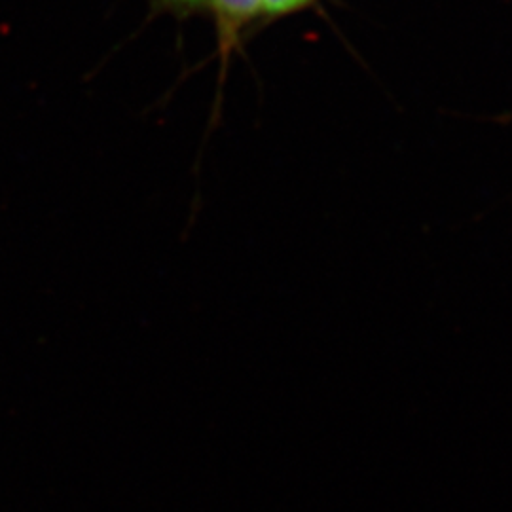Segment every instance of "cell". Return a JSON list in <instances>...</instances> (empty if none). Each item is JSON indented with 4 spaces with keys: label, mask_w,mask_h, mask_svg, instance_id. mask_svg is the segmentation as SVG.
Masks as SVG:
<instances>
[{
    "label": "cell",
    "mask_w": 512,
    "mask_h": 512,
    "mask_svg": "<svg viewBox=\"0 0 512 512\" xmlns=\"http://www.w3.org/2000/svg\"><path fill=\"white\" fill-rule=\"evenodd\" d=\"M148 8L156 16H171V18L184 19L207 16L211 8V0H147Z\"/></svg>",
    "instance_id": "cell-2"
},
{
    "label": "cell",
    "mask_w": 512,
    "mask_h": 512,
    "mask_svg": "<svg viewBox=\"0 0 512 512\" xmlns=\"http://www.w3.org/2000/svg\"><path fill=\"white\" fill-rule=\"evenodd\" d=\"M209 14L217 21L220 48L230 50L256 18L262 16V0H211Z\"/></svg>",
    "instance_id": "cell-1"
},
{
    "label": "cell",
    "mask_w": 512,
    "mask_h": 512,
    "mask_svg": "<svg viewBox=\"0 0 512 512\" xmlns=\"http://www.w3.org/2000/svg\"><path fill=\"white\" fill-rule=\"evenodd\" d=\"M313 0H262V16L281 18L310 6Z\"/></svg>",
    "instance_id": "cell-3"
}]
</instances>
